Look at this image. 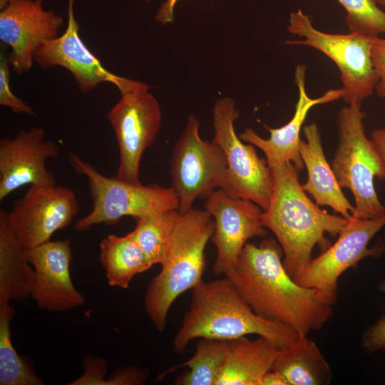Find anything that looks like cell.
<instances>
[{
  "label": "cell",
  "mask_w": 385,
  "mask_h": 385,
  "mask_svg": "<svg viewBox=\"0 0 385 385\" xmlns=\"http://www.w3.org/2000/svg\"><path fill=\"white\" fill-rule=\"evenodd\" d=\"M178 1L166 0L163 3L155 15L156 21L162 24L172 22L174 19V9Z\"/></svg>",
  "instance_id": "33"
},
{
  "label": "cell",
  "mask_w": 385,
  "mask_h": 385,
  "mask_svg": "<svg viewBox=\"0 0 385 385\" xmlns=\"http://www.w3.org/2000/svg\"><path fill=\"white\" fill-rule=\"evenodd\" d=\"M117 88L120 99L107 115L120 152L115 178L139 185L142 155L153 144L160 130L161 108L145 83L124 77Z\"/></svg>",
  "instance_id": "8"
},
{
  "label": "cell",
  "mask_w": 385,
  "mask_h": 385,
  "mask_svg": "<svg viewBox=\"0 0 385 385\" xmlns=\"http://www.w3.org/2000/svg\"><path fill=\"white\" fill-rule=\"evenodd\" d=\"M371 54L379 78L375 89L380 97L385 98V38H372Z\"/></svg>",
  "instance_id": "30"
},
{
  "label": "cell",
  "mask_w": 385,
  "mask_h": 385,
  "mask_svg": "<svg viewBox=\"0 0 385 385\" xmlns=\"http://www.w3.org/2000/svg\"><path fill=\"white\" fill-rule=\"evenodd\" d=\"M371 137L385 165V128L374 129Z\"/></svg>",
  "instance_id": "34"
},
{
  "label": "cell",
  "mask_w": 385,
  "mask_h": 385,
  "mask_svg": "<svg viewBox=\"0 0 385 385\" xmlns=\"http://www.w3.org/2000/svg\"><path fill=\"white\" fill-rule=\"evenodd\" d=\"M273 178V193L262 223L276 236L284 266L293 278L303 270L316 245L325 250L331 245L325 235H339L349 219L328 213L313 202L299 181V172L291 162L268 164Z\"/></svg>",
  "instance_id": "2"
},
{
  "label": "cell",
  "mask_w": 385,
  "mask_h": 385,
  "mask_svg": "<svg viewBox=\"0 0 385 385\" xmlns=\"http://www.w3.org/2000/svg\"><path fill=\"white\" fill-rule=\"evenodd\" d=\"M287 31L303 39L286 43L315 48L337 66L342 83V98L347 105L361 103L372 94L379 81L371 54L373 37L351 32H323L313 26L302 9L290 13Z\"/></svg>",
  "instance_id": "7"
},
{
  "label": "cell",
  "mask_w": 385,
  "mask_h": 385,
  "mask_svg": "<svg viewBox=\"0 0 385 385\" xmlns=\"http://www.w3.org/2000/svg\"><path fill=\"white\" fill-rule=\"evenodd\" d=\"M111 378L105 381V384H142L148 378V372L140 370L135 366H128L116 371Z\"/></svg>",
  "instance_id": "32"
},
{
  "label": "cell",
  "mask_w": 385,
  "mask_h": 385,
  "mask_svg": "<svg viewBox=\"0 0 385 385\" xmlns=\"http://www.w3.org/2000/svg\"><path fill=\"white\" fill-rule=\"evenodd\" d=\"M303 133L306 140H301L299 153L307 171V180L302 185L319 206H329L335 213L350 219L355 207L342 192L332 168L328 163L322 144L317 125H305Z\"/></svg>",
  "instance_id": "19"
},
{
  "label": "cell",
  "mask_w": 385,
  "mask_h": 385,
  "mask_svg": "<svg viewBox=\"0 0 385 385\" xmlns=\"http://www.w3.org/2000/svg\"><path fill=\"white\" fill-rule=\"evenodd\" d=\"M215 230L212 215L192 208L180 214L161 265L144 297L147 314L157 331L165 330L168 312L177 298L202 280L205 247Z\"/></svg>",
  "instance_id": "4"
},
{
  "label": "cell",
  "mask_w": 385,
  "mask_h": 385,
  "mask_svg": "<svg viewBox=\"0 0 385 385\" xmlns=\"http://www.w3.org/2000/svg\"><path fill=\"white\" fill-rule=\"evenodd\" d=\"M361 347L370 354L385 349V314L365 331Z\"/></svg>",
  "instance_id": "31"
},
{
  "label": "cell",
  "mask_w": 385,
  "mask_h": 385,
  "mask_svg": "<svg viewBox=\"0 0 385 385\" xmlns=\"http://www.w3.org/2000/svg\"><path fill=\"white\" fill-rule=\"evenodd\" d=\"M14 315L9 304L0 307V384L43 385L31 361L20 356L12 344L10 322Z\"/></svg>",
  "instance_id": "25"
},
{
  "label": "cell",
  "mask_w": 385,
  "mask_h": 385,
  "mask_svg": "<svg viewBox=\"0 0 385 385\" xmlns=\"http://www.w3.org/2000/svg\"><path fill=\"white\" fill-rule=\"evenodd\" d=\"M79 210L74 191L58 185H30L8 212L13 230L27 249L47 241L68 227Z\"/></svg>",
  "instance_id": "12"
},
{
  "label": "cell",
  "mask_w": 385,
  "mask_h": 385,
  "mask_svg": "<svg viewBox=\"0 0 385 385\" xmlns=\"http://www.w3.org/2000/svg\"><path fill=\"white\" fill-rule=\"evenodd\" d=\"M378 5L385 8V0H374Z\"/></svg>",
  "instance_id": "38"
},
{
  "label": "cell",
  "mask_w": 385,
  "mask_h": 385,
  "mask_svg": "<svg viewBox=\"0 0 385 385\" xmlns=\"http://www.w3.org/2000/svg\"><path fill=\"white\" fill-rule=\"evenodd\" d=\"M282 249L268 238L246 243L224 274L259 315L308 335L330 319L337 294L298 284L287 272Z\"/></svg>",
  "instance_id": "1"
},
{
  "label": "cell",
  "mask_w": 385,
  "mask_h": 385,
  "mask_svg": "<svg viewBox=\"0 0 385 385\" xmlns=\"http://www.w3.org/2000/svg\"><path fill=\"white\" fill-rule=\"evenodd\" d=\"M272 370L281 374L288 385L327 384L332 378L330 366L320 349L304 334L279 348Z\"/></svg>",
  "instance_id": "22"
},
{
  "label": "cell",
  "mask_w": 385,
  "mask_h": 385,
  "mask_svg": "<svg viewBox=\"0 0 385 385\" xmlns=\"http://www.w3.org/2000/svg\"><path fill=\"white\" fill-rule=\"evenodd\" d=\"M9 63L3 56L1 55L0 60V104L11 109L16 113H24L29 115H34L35 112L33 108L16 96L10 87V73Z\"/></svg>",
  "instance_id": "28"
},
{
  "label": "cell",
  "mask_w": 385,
  "mask_h": 385,
  "mask_svg": "<svg viewBox=\"0 0 385 385\" xmlns=\"http://www.w3.org/2000/svg\"><path fill=\"white\" fill-rule=\"evenodd\" d=\"M262 385H288V383L281 374L270 370L265 375Z\"/></svg>",
  "instance_id": "35"
},
{
  "label": "cell",
  "mask_w": 385,
  "mask_h": 385,
  "mask_svg": "<svg viewBox=\"0 0 385 385\" xmlns=\"http://www.w3.org/2000/svg\"><path fill=\"white\" fill-rule=\"evenodd\" d=\"M68 155L73 168L86 177L92 200L91 211L74 225L78 232L87 231L98 224L116 225L125 216L135 219L178 210V198L172 187L135 185L108 178L77 154L69 151Z\"/></svg>",
  "instance_id": "6"
},
{
  "label": "cell",
  "mask_w": 385,
  "mask_h": 385,
  "mask_svg": "<svg viewBox=\"0 0 385 385\" xmlns=\"http://www.w3.org/2000/svg\"><path fill=\"white\" fill-rule=\"evenodd\" d=\"M206 198L205 209L214 220L212 240L217 248L212 272L224 275L235 263L248 240L266 236L263 210L251 200L231 196L222 188L212 191Z\"/></svg>",
  "instance_id": "13"
},
{
  "label": "cell",
  "mask_w": 385,
  "mask_h": 385,
  "mask_svg": "<svg viewBox=\"0 0 385 385\" xmlns=\"http://www.w3.org/2000/svg\"><path fill=\"white\" fill-rule=\"evenodd\" d=\"M11 0H0V9H4Z\"/></svg>",
  "instance_id": "37"
},
{
  "label": "cell",
  "mask_w": 385,
  "mask_h": 385,
  "mask_svg": "<svg viewBox=\"0 0 385 385\" xmlns=\"http://www.w3.org/2000/svg\"><path fill=\"white\" fill-rule=\"evenodd\" d=\"M377 287H378V289H379L380 292H385V279L381 280V281L378 284Z\"/></svg>",
  "instance_id": "36"
},
{
  "label": "cell",
  "mask_w": 385,
  "mask_h": 385,
  "mask_svg": "<svg viewBox=\"0 0 385 385\" xmlns=\"http://www.w3.org/2000/svg\"><path fill=\"white\" fill-rule=\"evenodd\" d=\"M346 11L351 33L370 37L385 34V12L374 0H337Z\"/></svg>",
  "instance_id": "27"
},
{
  "label": "cell",
  "mask_w": 385,
  "mask_h": 385,
  "mask_svg": "<svg viewBox=\"0 0 385 385\" xmlns=\"http://www.w3.org/2000/svg\"><path fill=\"white\" fill-rule=\"evenodd\" d=\"M229 350V340L200 338L196 344L194 355L176 369L187 366L175 380L178 385H216Z\"/></svg>",
  "instance_id": "24"
},
{
  "label": "cell",
  "mask_w": 385,
  "mask_h": 385,
  "mask_svg": "<svg viewBox=\"0 0 385 385\" xmlns=\"http://www.w3.org/2000/svg\"><path fill=\"white\" fill-rule=\"evenodd\" d=\"M179 216L178 210H172L135 218L136 225L130 233L152 266L164 260Z\"/></svg>",
  "instance_id": "26"
},
{
  "label": "cell",
  "mask_w": 385,
  "mask_h": 385,
  "mask_svg": "<svg viewBox=\"0 0 385 385\" xmlns=\"http://www.w3.org/2000/svg\"><path fill=\"white\" fill-rule=\"evenodd\" d=\"M361 103L343 107L338 115L339 144L332 168L342 188L349 189L354 197L351 216L372 219L385 215L374 178L385 179V165L371 140L365 133Z\"/></svg>",
  "instance_id": "5"
},
{
  "label": "cell",
  "mask_w": 385,
  "mask_h": 385,
  "mask_svg": "<svg viewBox=\"0 0 385 385\" xmlns=\"http://www.w3.org/2000/svg\"><path fill=\"white\" fill-rule=\"evenodd\" d=\"M306 70L307 66L303 64L296 67L294 76L299 97L294 113L287 123L277 128L265 125L270 134L268 139L260 137L250 128H246L239 135L242 140L260 148L266 155L268 164L291 162L299 172L304 167L299 153V135L308 113L312 107L337 101L342 95V89L337 88L329 90L319 97L310 98L305 90Z\"/></svg>",
  "instance_id": "18"
},
{
  "label": "cell",
  "mask_w": 385,
  "mask_h": 385,
  "mask_svg": "<svg viewBox=\"0 0 385 385\" xmlns=\"http://www.w3.org/2000/svg\"><path fill=\"white\" fill-rule=\"evenodd\" d=\"M250 334L265 337L279 348L298 335L288 327L257 314L225 276L202 281L192 289L190 305L175 334L173 349L182 354L195 339L230 341Z\"/></svg>",
  "instance_id": "3"
},
{
  "label": "cell",
  "mask_w": 385,
  "mask_h": 385,
  "mask_svg": "<svg viewBox=\"0 0 385 385\" xmlns=\"http://www.w3.org/2000/svg\"><path fill=\"white\" fill-rule=\"evenodd\" d=\"M279 350L276 344L263 337L230 340L226 362L216 385H262Z\"/></svg>",
  "instance_id": "20"
},
{
  "label": "cell",
  "mask_w": 385,
  "mask_h": 385,
  "mask_svg": "<svg viewBox=\"0 0 385 385\" xmlns=\"http://www.w3.org/2000/svg\"><path fill=\"white\" fill-rule=\"evenodd\" d=\"M84 374L70 384H103L106 373V361L93 356H87L84 360Z\"/></svg>",
  "instance_id": "29"
},
{
  "label": "cell",
  "mask_w": 385,
  "mask_h": 385,
  "mask_svg": "<svg viewBox=\"0 0 385 385\" xmlns=\"http://www.w3.org/2000/svg\"><path fill=\"white\" fill-rule=\"evenodd\" d=\"M100 260L110 286L127 289L133 278L153 266L129 232L109 235L100 243Z\"/></svg>",
  "instance_id": "23"
},
{
  "label": "cell",
  "mask_w": 385,
  "mask_h": 385,
  "mask_svg": "<svg viewBox=\"0 0 385 385\" xmlns=\"http://www.w3.org/2000/svg\"><path fill=\"white\" fill-rule=\"evenodd\" d=\"M68 0V23L65 32L44 43L34 54V61L42 68L61 66L73 76L78 89L87 93L99 83L108 82L116 87L124 77L108 71L81 40L73 4Z\"/></svg>",
  "instance_id": "17"
},
{
  "label": "cell",
  "mask_w": 385,
  "mask_h": 385,
  "mask_svg": "<svg viewBox=\"0 0 385 385\" xmlns=\"http://www.w3.org/2000/svg\"><path fill=\"white\" fill-rule=\"evenodd\" d=\"M28 257L34 270L31 296L39 309L63 312L84 304V296L71 277L69 240L47 241L28 250Z\"/></svg>",
  "instance_id": "16"
},
{
  "label": "cell",
  "mask_w": 385,
  "mask_h": 385,
  "mask_svg": "<svg viewBox=\"0 0 385 385\" xmlns=\"http://www.w3.org/2000/svg\"><path fill=\"white\" fill-rule=\"evenodd\" d=\"M26 249L13 230L8 211L0 210V307L31 295L34 270Z\"/></svg>",
  "instance_id": "21"
},
{
  "label": "cell",
  "mask_w": 385,
  "mask_h": 385,
  "mask_svg": "<svg viewBox=\"0 0 385 385\" xmlns=\"http://www.w3.org/2000/svg\"><path fill=\"white\" fill-rule=\"evenodd\" d=\"M385 226V215L372 219L351 216L337 240L317 257L312 258L293 279L299 285L337 294L339 277L368 257H379L385 243L371 248L368 245Z\"/></svg>",
  "instance_id": "11"
},
{
  "label": "cell",
  "mask_w": 385,
  "mask_h": 385,
  "mask_svg": "<svg viewBox=\"0 0 385 385\" xmlns=\"http://www.w3.org/2000/svg\"><path fill=\"white\" fill-rule=\"evenodd\" d=\"M0 12V39L11 48L7 60L20 75L31 68L36 51L56 38L63 19L43 0H11Z\"/></svg>",
  "instance_id": "14"
},
{
  "label": "cell",
  "mask_w": 385,
  "mask_h": 385,
  "mask_svg": "<svg viewBox=\"0 0 385 385\" xmlns=\"http://www.w3.org/2000/svg\"><path fill=\"white\" fill-rule=\"evenodd\" d=\"M239 117L232 98L222 97L215 101L212 141L223 150L227 164L222 189L232 197L251 200L265 210L273 193L272 171L267 159L258 156L255 146L243 143L236 134L234 123Z\"/></svg>",
  "instance_id": "9"
},
{
  "label": "cell",
  "mask_w": 385,
  "mask_h": 385,
  "mask_svg": "<svg viewBox=\"0 0 385 385\" xmlns=\"http://www.w3.org/2000/svg\"><path fill=\"white\" fill-rule=\"evenodd\" d=\"M198 118L191 114L177 140L170 160L172 188L178 201L180 214L192 208L194 201L207 197L217 187L222 188L227 174V159L215 143L201 138Z\"/></svg>",
  "instance_id": "10"
},
{
  "label": "cell",
  "mask_w": 385,
  "mask_h": 385,
  "mask_svg": "<svg viewBox=\"0 0 385 385\" xmlns=\"http://www.w3.org/2000/svg\"><path fill=\"white\" fill-rule=\"evenodd\" d=\"M38 126L22 130L15 138L0 140V200L26 185H56L54 175L46 167L48 158L59 154L58 145L45 140Z\"/></svg>",
  "instance_id": "15"
}]
</instances>
